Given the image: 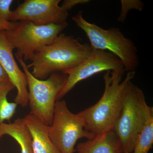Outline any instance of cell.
<instances>
[{"mask_svg": "<svg viewBox=\"0 0 153 153\" xmlns=\"http://www.w3.org/2000/svg\"><path fill=\"white\" fill-rule=\"evenodd\" d=\"M92 50L90 44L61 33L52 43L37 50L27 66L32 68L33 76L44 80L53 73H64L77 67L89 57Z\"/></svg>", "mask_w": 153, "mask_h": 153, "instance_id": "6da1fadb", "label": "cell"}, {"mask_svg": "<svg viewBox=\"0 0 153 153\" xmlns=\"http://www.w3.org/2000/svg\"><path fill=\"white\" fill-rule=\"evenodd\" d=\"M135 74V71L128 72L122 81L123 74L107 71L103 76L105 89L101 98L79 112L85 121V130L97 135L113 130L121 109L126 86Z\"/></svg>", "mask_w": 153, "mask_h": 153, "instance_id": "7a4b0ae2", "label": "cell"}, {"mask_svg": "<svg viewBox=\"0 0 153 153\" xmlns=\"http://www.w3.org/2000/svg\"><path fill=\"white\" fill-rule=\"evenodd\" d=\"M152 107L146 101L142 90L131 80L126 86L122 106L113 130L120 140L123 153H132L140 134L151 117Z\"/></svg>", "mask_w": 153, "mask_h": 153, "instance_id": "3957f363", "label": "cell"}, {"mask_svg": "<svg viewBox=\"0 0 153 153\" xmlns=\"http://www.w3.org/2000/svg\"><path fill=\"white\" fill-rule=\"evenodd\" d=\"M72 20L84 31L92 48L111 52L121 61L126 71H135L140 63L137 49L132 41L125 37L119 28L105 30L89 23L83 18L82 11L72 17Z\"/></svg>", "mask_w": 153, "mask_h": 153, "instance_id": "277c9868", "label": "cell"}, {"mask_svg": "<svg viewBox=\"0 0 153 153\" xmlns=\"http://www.w3.org/2000/svg\"><path fill=\"white\" fill-rule=\"evenodd\" d=\"M27 76L30 114L47 126L52 124L57 97L63 89L67 75L57 72L41 80L33 76L22 58L16 57Z\"/></svg>", "mask_w": 153, "mask_h": 153, "instance_id": "5b68a950", "label": "cell"}, {"mask_svg": "<svg viewBox=\"0 0 153 153\" xmlns=\"http://www.w3.org/2000/svg\"><path fill=\"white\" fill-rule=\"evenodd\" d=\"M67 26L66 22L59 25H37L28 21H20L15 28L4 31V33L11 48L16 49V57L26 62L32 61L37 50L52 43Z\"/></svg>", "mask_w": 153, "mask_h": 153, "instance_id": "8992f818", "label": "cell"}, {"mask_svg": "<svg viewBox=\"0 0 153 153\" xmlns=\"http://www.w3.org/2000/svg\"><path fill=\"white\" fill-rule=\"evenodd\" d=\"M85 121L79 113L71 112L64 100H57L52 124L48 127V134L61 153H74L78 140L94 137L95 135L85 130Z\"/></svg>", "mask_w": 153, "mask_h": 153, "instance_id": "52a82bcc", "label": "cell"}, {"mask_svg": "<svg viewBox=\"0 0 153 153\" xmlns=\"http://www.w3.org/2000/svg\"><path fill=\"white\" fill-rule=\"evenodd\" d=\"M103 71H116L123 74L126 72L121 61L114 54L92 48L90 56L84 62L63 73L67 74V79L57 100H61L78 82Z\"/></svg>", "mask_w": 153, "mask_h": 153, "instance_id": "ba28073f", "label": "cell"}, {"mask_svg": "<svg viewBox=\"0 0 153 153\" xmlns=\"http://www.w3.org/2000/svg\"><path fill=\"white\" fill-rule=\"evenodd\" d=\"M60 0H26L12 11L10 22L28 21L37 25H59L69 14L59 5Z\"/></svg>", "mask_w": 153, "mask_h": 153, "instance_id": "9c48e42d", "label": "cell"}, {"mask_svg": "<svg viewBox=\"0 0 153 153\" xmlns=\"http://www.w3.org/2000/svg\"><path fill=\"white\" fill-rule=\"evenodd\" d=\"M9 44L4 31L0 30V63L7 74L11 83L16 88L14 100L18 105L23 107L28 104V91L27 76L18 66Z\"/></svg>", "mask_w": 153, "mask_h": 153, "instance_id": "30bf717a", "label": "cell"}, {"mask_svg": "<svg viewBox=\"0 0 153 153\" xmlns=\"http://www.w3.org/2000/svg\"><path fill=\"white\" fill-rule=\"evenodd\" d=\"M75 149L77 153H123L120 140L113 130L95 135Z\"/></svg>", "mask_w": 153, "mask_h": 153, "instance_id": "8fae6325", "label": "cell"}, {"mask_svg": "<svg viewBox=\"0 0 153 153\" xmlns=\"http://www.w3.org/2000/svg\"><path fill=\"white\" fill-rule=\"evenodd\" d=\"M33 138V153H61L49 138L48 126L29 114L24 117Z\"/></svg>", "mask_w": 153, "mask_h": 153, "instance_id": "7c38bea8", "label": "cell"}, {"mask_svg": "<svg viewBox=\"0 0 153 153\" xmlns=\"http://www.w3.org/2000/svg\"><path fill=\"white\" fill-rule=\"evenodd\" d=\"M6 135L19 144L21 153H33V138L24 118H18L12 123L0 124V139Z\"/></svg>", "mask_w": 153, "mask_h": 153, "instance_id": "4fadbf2b", "label": "cell"}, {"mask_svg": "<svg viewBox=\"0 0 153 153\" xmlns=\"http://www.w3.org/2000/svg\"><path fill=\"white\" fill-rule=\"evenodd\" d=\"M14 88L12 83L0 85V124L5 120L10 122L16 114L18 105L9 102L7 97Z\"/></svg>", "mask_w": 153, "mask_h": 153, "instance_id": "5bb4252c", "label": "cell"}, {"mask_svg": "<svg viewBox=\"0 0 153 153\" xmlns=\"http://www.w3.org/2000/svg\"><path fill=\"white\" fill-rule=\"evenodd\" d=\"M153 144V117L146 124L138 138L132 153H149Z\"/></svg>", "mask_w": 153, "mask_h": 153, "instance_id": "9a60e30c", "label": "cell"}, {"mask_svg": "<svg viewBox=\"0 0 153 153\" xmlns=\"http://www.w3.org/2000/svg\"><path fill=\"white\" fill-rule=\"evenodd\" d=\"M121 7L118 21L123 23L125 21L130 11L135 10L140 12L142 10L144 4L139 0H121Z\"/></svg>", "mask_w": 153, "mask_h": 153, "instance_id": "2e32d148", "label": "cell"}, {"mask_svg": "<svg viewBox=\"0 0 153 153\" xmlns=\"http://www.w3.org/2000/svg\"><path fill=\"white\" fill-rule=\"evenodd\" d=\"M13 2V0H0V19L10 22L12 13L10 8Z\"/></svg>", "mask_w": 153, "mask_h": 153, "instance_id": "e0dca14e", "label": "cell"}, {"mask_svg": "<svg viewBox=\"0 0 153 153\" xmlns=\"http://www.w3.org/2000/svg\"><path fill=\"white\" fill-rule=\"evenodd\" d=\"M89 0H65L60 7L65 10L68 11L74 7L79 4H84L89 3Z\"/></svg>", "mask_w": 153, "mask_h": 153, "instance_id": "ac0fdd59", "label": "cell"}, {"mask_svg": "<svg viewBox=\"0 0 153 153\" xmlns=\"http://www.w3.org/2000/svg\"><path fill=\"white\" fill-rule=\"evenodd\" d=\"M17 22H6L0 19V30L7 31L12 30L16 26Z\"/></svg>", "mask_w": 153, "mask_h": 153, "instance_id": "d6986e66", "label": "cell"}, {"mask_svg": "<svg viewBox=\"0 0 153 153\" xmlns=\"http://www.w3.org/2000/svg\"><path fill=\"white\" fill-rule=\"evenodd\" d=\"M11 83L7 74L0 63V85H6Z\"/></svg>", "mask_w": 153, "mask_h": 153, "instance_id": "ffe728a7", "label": "cell"}]
</instances>
